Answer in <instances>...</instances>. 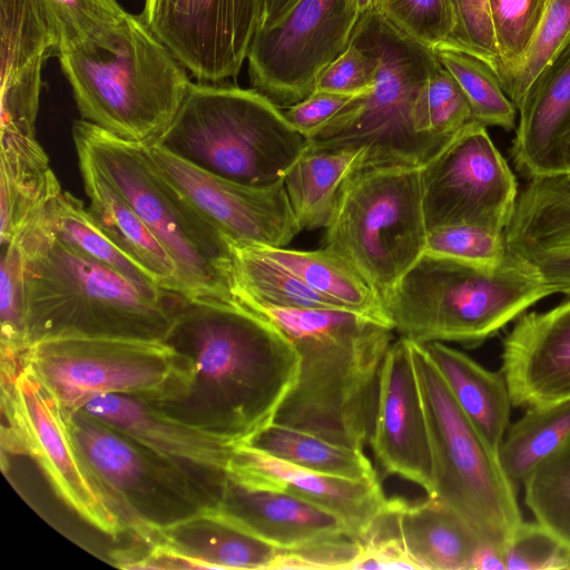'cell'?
<instances>
[{
    "label": "cell",
    "mask_w": 570,
    "mask_h": 570,
    "mask_svg": "<svg viewBox=\"0 0 570 570\" xmlns=\"http://www.w3.org/2000/svg\"><path fill=\"white\" fill-rule=\"evenodd\" d=\"M165 342L191 361L193 379L180 397L153 404L235 445L273 422L297 379L291 340L236 299L184 298Z\"/></svg>",
    "instance_id": "1"
},
{
    "label": "cell",
    "mask_w": 570,
    "mask_h": 570,
    "mask_svg": "<svg viewBox=\"0 0 570 570\" xmlns=\"http://www.w3.org/2000/svg\"><path fill=\"white\" fill-rule=\"evenodd\" d=\"M235 298L274 323L299 356L296 382L273 422L363 451L394 330L348 309L289 308L245 295Z\"/></svg>",
    "instance_id": "2"
},
{
    "label": "cell",
    "mask_w": 570,
    "mask_h": 570,
    "mask_svg": "<svg viewBox=\"0 0 570 570\" xmlns=\"http://www.w3.org/2000/svg\"><path fill=\"white\" fill-rule=\"evenodd\" d=\"M13 239L23 253L28 347L73 336L165 341L184 297L147 292L73 250L53 235L43 209Z\"/></svg>",
    "instance_id": "3"
},
{
    "label": "cell",
    "mask_w": 570,
    "mask_h": 570,
    "mask_svg": "<svg viewBox=\"0 0 570 570\" xmlns=\"http://www.w3.org/2000/svg\"><path fill=\"white\" fill-rule=\"evenodd\" d=\"M550 295L538 273L509 253L495 266L423 254L382 297L400 336L474 348Z\"/></svg>",
    "instance_id": "4"
},
{
    "label": "cell",
    "mask_w": 570,
    "mask_h": 570,
    "mask_svg": "<svg viewBox=\"0 0 570 570\" xmlns=\"http://www.w3.org/2000/svg\"><path fill=\"white\" fill-rule=\"evenodd\" d=\"M153 142L202 170L254 187L284 181L308 147L283 110L256 89L193 82Z\"/></svg>",
    "instance_id": "5"
},
{
    "label": "cell",
    "mask_w": 570,
    "mask_h": 570,
    "mask_svg": "<svg viewBox=\"0 0 570 570\" xmlns=\"http://www.w3.org/2000/svg\"><path fill=\"white\" fill-rule=\"evenodd\" d=\"M82 119L121 139L155 141L179 110L191 81L141 17L128 13L110 49L58 55Z\"/></svg>",
    "instance_id": "6"
},
{
    "label": "cell",
    "mask_w": 570,
    "mask_h": 570,
    "mask_svg": "<svg viewBox=\"0 0 570 570\" xmlns=\"http://www.w3.org/2000/svg\"><path fill=\"white\" fill-rule=\"evenodd\" d=\"M72 138L168 250L186 299H235L228 240L158 171L144 144L83 119L73 122Z\"/></svg>",
    "instance_id": "7"
},
{
    "label": "cell",
    "mask_w": 570,
    "mask_h": 570,
    "mask_svg": "<svg viewBox=\"0 0 570 570\" xmlns=\"http://www.w3.org/2000/svg\"><path fill=\"white\" fill-rule=\"evenodd\" d=\"M353 41L379 60L374 87L357 97L308 140V149H367V166H421L449 140L417 134L413 106L419 89L439 61L428 49L376 13L361 21Z\"/></svg>",
    "instance_id": "8"
},
{
    "label": "cell",
    "mask_w": 570,
    "mask_h": 570,
    "mask_svg": "<svg viewBox=\"0 0 570 570\" xmlns=\"http://www.w3.org/2000/svg\"><path fill=\"white\" fill-rule=\"evenodd\" d=\"M425 412L434 494L459 512L483 544L505 548L523 521L517 490L497 452L464 414L423 344L411 341Z\"/></svg>",
    "instance_id": "9"
},
{
    "label": "cell",
    "mask_w": 570,
    "mask_h": 570,
    "mask_svg": "<svg viewBox=\"0 0 570 570\" xmlns=\"http://www.w3.org/2000/svg\"><path fill=\"white\" fill-rule=\"evenodd\" d=\"M426 237L420 166H367L344 183L322 247L383 296L424 254Z\"/></svg>",
    "instance_id": "10"
},
{
    "label": "cell",
    "mask_w": 570,
    "mask_h": 570,
    "mask_svg": "<svg viewBox=\"0 0 570 570\" xmlns=\"http://www.w3.org/2000/svg\"><path fill=\"white\" fill-rule=\"evenodd\" d=\"M75 444L97 488L126 532L150 547L156 531L217 498L183 470L81 410H65Z\"/></svg>",
    "instance_id": "11"
},
{
    "label": "cell",
    "mask_w": 570,
    "mask_h": 570,
    "mask_svg": "<svg viewBox=\"0 0 570 570\" xmlns=\"http://www.w3.org/2000/svg\"><path fill=\"white\" fill-rule=\"evenodd\" d=\"M30 366L65 410L99 394H122L150 403L180 397L193 379L191 361L165 341L57 337L26 351Z\"/></svg>",
    "instance_id": "12"
},
{
    "label": "cell",
    "mask_w": 570,
    "mask_h": 570,
    "mask_svg": "<svg viewBox=\"0 0 570 570\" xmlns=\"http://www.w3.org/2000/svg\"><path fill=\"white\" fill-rule=\"evenodd\" d=\"M1 413L2 452L35 460L56 494L89 525L112 539L127 533L91 478L63 406L30 366L1 380Z\"/></svg>",
    "instance_id": "13"
},
{
    "label": "cell",
    "mask_w": 570,
    "mask_h": 570,
    "mask_svg": "<svg viewBox=\"0 0 570 570\" xmlns=\"http://www.w3.org/2000/svg\"><path fill=\"white\" fill-rule=\"evenodd\" d=\"M429 230L472 224L504 232L519 188L487 127L472 121L420 166Z\"/></svg>",
    "instance_id": "14"
},
{
    "label": "cell",
    "mask_w": 570,
    "mask_h": 570,
    "mask_svg": "<svg viewBox=\"0 0 570 570\" xmlns=\"http://www.w3.org/2000/svg\"><path fill=\"white\" fill-rule=\"evenodd\" d=\"M357 23L351 0H298L279 22L256 32L247 55L252 86L279 108L305 99L352 43Z\"/></svg>",
    "instance_id": "15"
},
{
    "label": "cell",
    "mask_w": 570,
    "mask_h": 570,
    "mask_svg": "<svg viewBox=\"0 0 570 570\" xmlns=\"http://www.w3.org/2000/svg\"><path fill=\"white\" fill-rule=\"evenodd\" d=\"M265 0H146L140 16L200 81L236 77L264 16Z\"/></svg>",
    "instance_id": "16"
},
{
    "label": "cell",
    "mask_w": 570,
    "mask_h": 570,
    "mask_svg": "<svg viewBox=\"0 0 570 570\" xmlns=\"http://www.w3.org/2000/svg\"><path fill=\"white\" fill-rule=\"evenodd\" d=\"M145 148L158 171L228 242L285 247L302 232L284 181L247 186L202 170L156 142Z\"/></svg>",
    "instance_id": "17"
},
{
    "label": "cell",
    "mask_w": 570,
    "mask_h": 570,
    "mask_svg": "<svg viewBox=\"0 0 570 570\" xmlns=\"http://www.w3.org/2000/svg\"><path fill=\"white\" fill-rule=\"evenodd\" d=\"M368 442L385 472L434 494L433 459L411 341L400 336L382 363Z\"/></svg>",
    "instance_id": "18"
},
{
    "label": "cell",
    "mask_w": 570,
    "mask_h": 570,
    "mask_svg": "<svg viewBox=\"0 0 570 570\" xmlns=\"http://www.w3.org/2000/svg\"><path fill=\"white\" fill-rule=\"evenodd\" d=\"M169 461L220 501L235 444L184 424L144 400L99 394L78 409Z\"/></svg>",
    "instance_id": "19"
},
{
    "label": "cell",
    "mask_w": 570,
    "mask_h": 570,
    "mask_svg": "<svg viewBox=\"0 0 570 570\" xmlns=\"http://www.w3.org/2000/svg\"><path fill=\"white\" fill-rule=\"evenodd\" d=\"M227 475L247 487L288 492L338 517L363 541L389 499L376 476L347 479L306 470L247 443L233 448Z\"/></svg>",
    "instance_id": "20"
},
{
    "label": "cell",
    "mask_w": 570,
    "mask_h": 570,
    "mask_svg": "<svg viewBox=\"0 0 570 570\" xmlns=\"http://www.w3.org/2000/svg\"><path fill=\"white\" fill-rule=\"evenodd\" d=\"M513 406L570 399V295L542 312L520 315L502 341L501 370Z\"/></svg>",
    "instance_id": "21"
},
{
    "label": "cell",
    "mask_w": 570,
    "mask_h": 570,
    "mask_svg": "<svg viewBox=\"0 0 570 570\" xmlns=\"http://www.w3.org/2000/svg\"><path fill=\"white\" fill-rule=\"evenodd\" d=\"M504 236L511 256L533 268L553 294L570 295V171L527 179Z\"/></svg>",
    "instance_id": "22"
},
{
    "label": "cell",
    "mask_w": 570,
    "mask_h": 570,
    "mask_svg": "<svg viewBox=\"0 0 570 570\" xmlns=\"http://www.w3.org/2000/svg\"><path fill=\"white\" fill-rule=\"evenodd\" d=\"M510 156L527 179L562 173L570 142V45L528 87Z\"/></svg>",
    "instance_id": "23"
},
{
    "label": "cell",
    "mask_w": 570,
    "mask_h": 570,
    "mask_svg": "<svg viewBox=\"0 0 570 570\" xmlns=\"http://www.w3.org/2000/svg\"><path fill=\"white\" fill-rule=\"evenodd\" d=\"M216 508L239 528L281 550L352 535L338 517L309 501L285 491L247 487L228 475Z\"/></svg>",
    "instance_id": "24"
},
{
    "label": "cell",
    "mask_w": 570,
    "mask_h": 570,
    "mask_svg": "<svg viewBox=\"0 0 570 570\" xmlns=\"http://www.w3.org/2000/svg\"><path fill=\"white\" fill-rule=\"evenodd\" d=\"M151 546L166 554L171 569H271L279 550L216 507L157 530Z\"/></svg>",
    "instance_id": "25"
},
{
    "label": "cell",
    "mask_w": 570,
    "mask_h": 570,
    "mask_svg": "<svg viewBox=\"0 0 570 570\" xmlns=\"http://www.w3.org/2000/svg\"><path fill=\"white\" fill-rule=\"evenodd\" d=\"M76 151L88 209L98 226L148 271L165 292L186 299L179 269L168 250L91 158L81 150Z\"/></svg>",
    "instance_id": "26"
},
{
    "label": "cell",
    "mask_w": 570,
    "mask_h": 570,
    "mask_svg": "<svg viewBox=\"0 0 570 570\" xmlns=\"http://www.w3.org/2000/svg\"><path fill=\"white\" fill-rule=\"evenodd\" d=\"M394 500L401 540L419 570H472L482 541L469 522L436 497Z\"/></svg>",
    "instance_id": "27"
},
{
    "label": "cell",
    "mask_w": 570,
    "mask_h": 570,
    "mask_svg": "<svg viewBox=\"0 0 570 570\" xmlns=\"http://www.w3.org/2000/svg\"><path fill=\"white\" fill-rule=\"evenodd\" d=\"M62 191L37 137L0 135V239L6 244Z\"/></svg>",
    "instance_id": "28"
},
{
    "label": "cell",
    "mask_w": 570,
    "mask_h": 570,
    "mask_svg": "<svg viewBox=\"0 0 570 570\" xmlns=\"http://www.w3.org/2000/svg\"><path fill=\"white\" fill-rule=\"evenodd\" d=\"M423 346L464 414L498 452L510 425L513 405L502 372L483 367L443 342H429Z\"/></svg>",
    "instance_id": "29"
},
{
    "label": "cell",
    "mask_w": 570,
    "mask_h": 570,
    "mask_svg": "<svg viewBox=\"0 0 570 570\" xmlns=\"http://www.w3.org/2000/svg\"><path fill=\"white\" fill-rule=\"evenodd\" d=\"M367 149H306L284 178L289 205L301 230L325 228L335 210L340 191L365 167Z\"/></svg>",
    "instance_id": "30"
},
{
    "label": "cell",
    "mask_w": 570,
    "mask_h": 570,
    "mask_svg": "<svg viewBox=\"0 0 570 570\" xmlns=\"http://www.w3.org/2000/svg\"><path fill=\"white\" fill-rule=\"evenodd\" d=\"M249 245L258 254L291 272L340 307L371 316L391 326L381 293L354 266L333 250L325 247L316 250H297L286 246Z\"/></svg>",
    "instance_id": "31"
},
{
    "label": "cell",
    "mask_w": 570,
    "mask_h": 570,
    "mask_svg": "<svg viewBox=\"0 0 570 570\" xmlns=\"http://www.w3.org/2000/svg\"><path fill=\"white\" fill-rule=\"evenodd\" d=\"M43 216L53 235L73 250L114 269L147 292L168 293L148 271L111 240L85 203L75 195L61 191L45 206Z\"/></svg>",
    "instance_id": "32"
},
{
    "label": "cell",
    "mask_w": 570,
    "mask_h": 570,
    "mask_svg": "<svg viewBox=\"0 0 570 570\" xmlns=\"http://www.w3.org/2000/svg\"><path fill=\"white\" fill-rule=\"evenodd\" d=\"M570 439V399L528 407L510 423L498 449L500 465L518 489L531 471Z\"/></svg>",
    "instance_id": "33"
},
{
    "label": "cell",
    "mask_w": 570,
    "mask_h": 570,
    "mask_svg": "<svg viewBox=\"0 0 570 570\" xmlns=\"http://www.w3.org/2000/svg\"><path fill=\"white\" fill-rule=\"evenodd\" d=\"M244 443L322 474L347 479H367L377 475L362 450L336 444L275 422L259 430Z\"/></svg>",
    "instance_id": "34"
},
{
    "label": "cell",
    "mask_w": 570,
    "mask_h": 570,
    "mask_svg": "<svg viewBox=\"0 0 570 570\" xmlns=\"http://www.w3.org/2000/svg\"><path fill=\"white\" fill-rule=\"evenodd\" d=\"M228 243L233 253V296L245 295L289 308H342L249 244Z\"/></svg>",
    "instance_id": "35"
},
{
    "label": "cell",
    "mask_w": 570,
    "mask_h": 570,
    "mask_svg": "<svg viewBox=\"0 0 570 570\" xmlns=\"http://www.w3.org/2000/svg\"><path fill=\"white\" fill-rule=\"evenodd\" d=\"M56 40L57 55L76 49H110L128 16L117 0H37Z\"/></svg>",
    "instance_id": "36"
},
{
    "label": "cell",
    "mask_w": 570,
    "mask_h": 570,
    "mask_svg": "<svg viewBox=\"0 0 570 570\" xmlns=\"http://www.w3.org/2000/svg\"><path fill=\"white\" fill-rule=\"evenodd\" d=\"M434 51L464 92L474 121L508 131L515 129L518 109L490 65L476 56L451 47L442 46Z\"/></svg>",
    "instance_id": "37"
},
{
    "label": "cell",
    "mask_w": 570,
    "mask_h": 570,
    "mask_svg": "<svg viewBox=\"0 0 570 570\" xmlns=\"http://www.w3.org/2000/svg\"><path fill=\"white\" fill-rule=\"evenodd\" d=\"M57 43L37 0H0L1 82L45 63Z\"/></svg>",
    "instance_id": "38"
},
{
    "label": "cell",
    "mask_w": 570,
    "mask_h": 570,
    "mask_svg": "<svg viewBox=\"0 0 570 570\" xmlns=\"http://www.w3.org/2000/svg\"><path fill=\"white\" fill-rule=\"evenodd\" d=\"M522 487L535 521L570 549V439L542 460Z\"/></svg>",
    "instance_id": "39"
},
{
    "label": "cell",
    "mask_w": 570,
    "mask_h": 570,
    "mask_svg": "<svg viewBox=\"0 0 570 570\" xmlns=\"http://www.w3.org/2000/svg\"><path fill=\"white\" fill-rule=\"evenodd\" d=\"M412 117L417 134L443 140L474 121L464 92L440 60L417 91Z\"/></svg>",
    "instance_id": "40"
},
{
    "label": "cell",
    "mask_w": 570,
    "mask_h": 570,
    "mask_svg": "<svg viewBox=\"0 0 570 570\" xmlns=\"http://www.w3.org/2000/svg\"><path fill=\"white\" fill-rule=\"evenodd\" d=\"M548 3L549 0H488L502 88L521 66Z\"/></svg>",
    "instance_id": "41"
},
{
    "label": "cell",
    "mask_w": 570,
    "mask_h": 570,
    "mask_svg": "<svg viewBox=\"0 0 570 570\" xmlns=\"http://www.w3.org/2000/svg\"><path fill=\"white\" fill-rule=\"evenodd\" d=\"M376 14L404 37L432 50L449 41L455 26L450 0H381Z\"/></svg>",
    "instance_id": "42"
},
{
    "label": "cell",
    "mask_w": 570,
    "mask_h": 570,
    "mask_svg": "<svg viewBox=\"0 0 570 570\" xmlns=\"http://www.w3.org/2000/svg\"><path fill=\"white\" fill-rule=\"evenodd\" d=\"M1 360L22 362L28 350L24 323L23 253L12 239L1 244Z\"/></svg>",
    "instance_id": "43"
},
{
    "label": "cell",
    "mask_w": 570,
    "mask_h": 570,
    "mask_svg": "<svg viewBox=\"0 0 570 570\" xmlns=\"http://www.w3.org/2000/svg\"><path fill=\"white\" fill-rule=\"evenodd\" d=\"M569 45L570 0H549L521 66L503 86L517 109L537 75Z\"/></svg>",
    "instance_id": "44"
},
{
    "label": "cell",
    "mask_w": 570,
    "mask_h": 570,
    "mask_svg": "<svg viewBox=\"0 0 570 570\" xmlns=\"http://www.w3.org/2000/svg\"><path fill=\"white\" fill-rule=\"evenodd\" d=\"M424 254L479 266H495L507 256L504 232L458 224L428 232Z\"/></svg>",
    "instance_id": "45"
},
{
    "label": "cell",
    "mask_w": 570,
    "mask_h": 570,
    "mask_svg": "<svg viewBox=\"0 0 570 570\" xmlns=\"http://www.w3.org/2000/svg\"><path fill=\"white\" fill-rule=\"evenodd\" d=\"M507 570H570V549L538 521H522L504 548Z\"/></svg>",
    "instance_id": "46"
},
{
    "label": "cell",
    "mask_w": 570,
    "mask_h": 570,
    "mask_svg": "<svg viewBox=\"0 0 570 570\" xmlns=\"http://www.w3.org/2000/svg\"><path fill=\"white\" fill-rule=\"evenodd\" d=\"M42 65L28 67L1 82V134L36 137Z\"/></svg>",
    "instance_id": "47"
},
{
    "label": "cell",
    "mask_w": 570,
    "mask_h": 570,
    "mask_svg": "<svg viewBox=\"0 0 570 570\" xmlns=\"http://www.w3.org/2000/svg\"><path fill=\"white\" fill-rule=\"evenodd\" d=\"M450 2L455 26L451 38L442 46L476 56L490 65L497 73L499 58L488 0H450Z\"/></svg>",
    "instance_id": "48"
},
{
    "label": "cell",
    "mask_w": 570,
    "mask_h": 570,
    "mask_svg": "<svg viewBox=\"0 0 570 570\" xmlns=\"http://www.w3.org/2000/svg\"><path fill=\"white\" fill-rule=\"evenodd\" d=\"M377 69L376 56L370 49L352 41L346 50L321 72L313 91L366 94L374 87Z\"/></svg>",
    "instance_id": "49"
},
{
    "label": "cell",
    "mask_w": 570,
    "mask_h": 570,
    "mask_svg": "<svg viewBox=\"0 0 570 570\" xmlns=\"http://www.w3.org/2000/svg\"><path fill=\"white\" fill-rule=\"evenodd\" d=\"M362 547L361 540L350 534H341L294 549H279L271 569L351 570Z\"/></svg>",
    "instance_id": "50"
},
{
    "label": "cell",
    "mask_w": 570,
    "mask_h": 570,
    "mask_svg": "<svg viewBox=\"0 0 570 570\" xmlns=\"http://www.w3.org/2000/svg\"><path fill=\"white\" fill-rule=\"evenodd\" d=\"M360 96L313 91L305 99L285 108L283 112L288 122L309 140Z\"/></svg>",
    "instance_id": "51"
},
{
    "label": "cell",
    "mask_w": 570,
    "mask_h": 570,
    "mask_svg": "<svg viewBox=\"0 0 570 570\" xmlns=\"http://www.w3.org/2000/svg\"><path fill=\"white\" fill-rule=\"evenodd\" d=\"M472 570H507L504 548L482 544Z\"/></svg>",
    "instance_id": "52"
},
{
    "label": "cell",
    "mask_w": 570,
    "mask_h": 570,
    "mask_svg": "<svg viewBox=\"0 0 570 570\" xmlns=\"http://www.w3.org/2000/svg\"><path fill=\"white\" fill-rule=\"evenodd\" d=\"M298 0H265L264 16L261 28L275 26Z\"/></svg>",
    "instance_id": "53"
},
{
    "label": "cell",
    "mask_w": 570,
    "mask_h": 570,
    "mask_svg": "<svg viewBox=\"0 0 570 570\" xmlns=\"http://www.w3.org/2000/svg\"><path fill=\"white\" fill-rule=\"evenodd\" d=\"M355 10L358 23L368 17L375 14L380 7L381 0H351ZM357 23V24H358ZM357 27V26H356Z\"/></svg>",
    "instance_id": "54"
},
{
    "label": "cell",
    "mask_w": 570,
    "mask_h": 570,
    "mask_svg": "<svg viewBox=\"0 0 570 570\" xmlns=\"http://www.w3.org/2000/svg\"><path fill=\"white\" fill-rule=\"evenodd\" d=\"M563 171H570V142L567 147V150H566V156H564V170Z\"/></svg>",
    "instance_id": "55"
}]
</instances>
